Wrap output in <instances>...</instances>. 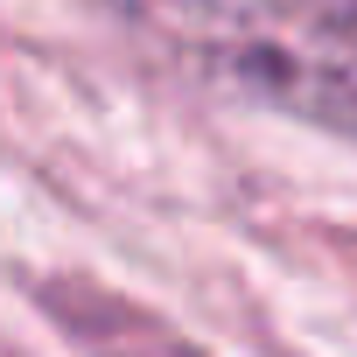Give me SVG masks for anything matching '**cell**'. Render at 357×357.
Returning a JSON list of instances; mask_svg holds the SVG:
<instances>
[{"instance_id":"6da1fadb","label":"cell","mask_w":357,"mask_h":357,"mask_svg":"<svg viewBox=\"0 0 357 357\" xmlns=\"http://www.w3.org/2000/svg\"><path fill=\"white\" fill-rule=\"evenodd\" d=\"M43 308L56 315V329H63V343L77 357H211L204 343H190L154 308H140V301H126V294H112V287H98L84 273L50 280Z\"/></svg>"}]
</instances>
